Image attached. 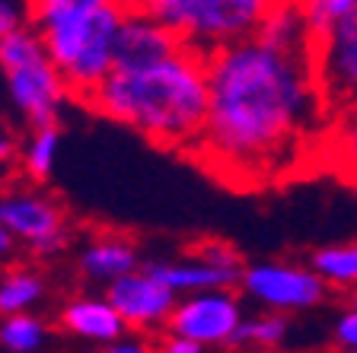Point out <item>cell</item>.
Listing matches in <instances>:
<instances>
[{"label":"cell","instance_id":"1","mask_svg":"<svg viewBox=\"0 0 357 353\" xmlns=\"http://www.w3.org/2000/svg\"><path fill=\"white\" fill-rule=\"evenodd\" d=\"M208 121L192 156L227 185L281 182L332 121L312 45L287 48L252 32L208 54Z\"/></svg>","mask_w":357,"mask_h":353},{"label":"cell","instance_id":"2","mask_svg":"<svg viewBox=\"0 0 357 353\" xmlns=\"http://www.w3.org/2000/svg\"><path fill=\"white\" fill-rule=\"evenodd\" d=\"M208 58L185 45L147 67H115L89 96L80 99L144 140L176 153H195L208 121Z\"/></svg>","mask_w":357,"mask_h":353},{"label":"cell","instance_id":"3","mask_svg":"<svg viewBox=\"0 0 357 353\" xmlns=\"http://www.w3.org/2000/svg\"><path fill=\"white\" fill-rule=\"evenodd\" d=\"M125 10L128 3H115L36 29L77 102L115 70V36Z\"/></svg>","mask_w":357,"mask_h":353},{"label":"cell","instance_id":"4","mask_svg":"<svg viewBox=\"0 0 357 353\" xmlns=\"http://www.w3.org/2000/svg\"><path fill=\"white\" fill-rule=\"evenodd\" d=\"M0 74L10 102L29 127L58 125L67 102L74 99L32 26H20L0 38Z\"/></svg>","mask_w":357,"mask_h":353},{"label":"cell","instance_id":"5","mask_svg":"<svg viewBox=\"0 0 357 353\" xmlns=\"http://www.w3.org/2000/svg\"><path fill=\"white\" fill-rule=\"evenodd\" d=\"M156 16L185 48L204 54L252 36L278 0H128Z\"/></svg>","mask_w":357,"mask_h":353},{"label":"cell","instance_id":"6","mask_svg":"<svg viewBox=\"0 0 357 353\" xmlns=\"http://www.w3.org/2000/svg\"><path fill=\"white\" fill-rule=\"evenodd\" d=\"M312 70L328 115L357 111V10L312 36Z\"/></svg>","mask_w":357,"mask_h":353},{"label":"cell","instance_id":"7","mask_svg":"<svg viewBox=\"0 0 357 353\" xmlns=\"http://www.w3.org/2000/svg\"><path fill=\"white\" fill-rule=\"evenodd\" d=\"M0 217L10 226L16 245H26L38 258L61 255L70 242L64 207L58 204V198L42 191L38 185L3 188L0 191Z\"/></svg>","mask_w":357,"mask_h":353},{"label":"cell","instance_id":"8","mask_svg":"<svg viewBox=\"0 0 357 353\" xmlns=\"http://www.w3.org/2000/svg\"><path fill=\"white\" fill-rule=\"evenodd\" d=\"M239 290L249 302H255L268 312H284V315L310 312L328 296L326 280L310 265H294V261L243 265Z\"/></svg>","mask_w":357,"mask_h":353},{"label":"cell","instance_id":"9","mask_svg":"<svg viewBox=\"0 0 357 353\" xmlns=\"http://www.w3.org/2000/svg\"><path fill=\"white\" fill-rule=\"evenodd\" d=\"M243 318V299L233 293V287L201 290V293L178 296L166 331L192 338L204 347H230Z\"/></svg>","mask_w":357,"mask_h":353},{"label":"cell","instance_id":"10","mask_svg":"<svg viewBox=\"0 0 357 353\" xmlns=\"http://www.w3.org/2000/svg\"><path fill=\"white\" fill-rule=\"evenodd\" d=\"M147 267L178 296L239 287V274H243V261L227 242H198L172 261H153Z\"/></svg>","mask_w":357,"mask_h":353},{"label":"cell","instance_id":"11","mask_svg":"<svg viewBox=\"0 0 357 353\" xmlns=\"http://www.w3.org/2000/svg\"><path fill=\"white\" fill-rule=\"evenodd\" d=\"M105 296L119 309V315L125 318L128 331H163L178 302L176 290L166 287L147 265L112 280L105 287Z\"/></svg>","mask_w":357,"mask_h":353},{"label":"cell","instance_id":"12","mask_svg":"<svg viewBox=\"0 0 357 353\" xmlns=\"http://www.w3.org/2000/svg\"><path fill=\"white\" fill-rule=\"evenodd\" d=\"M178 38L156 16L128 3L115 36V67H147L178 48Z\"/></svg>","mask_w":357,"mask_h":353},{"label":"cell","instance_id":"13","mask_svg":"<svg viewBox=\"0 0 357 353\" xmlns=\"http://www.w3.org/2000/svg\"><path fill=\"white\" fill-rule=\"evenodd\" d=\"M58 324L67 338L83 340V344L105 347L112 340H119L121 334H128L125 318L119 315V309L112 306L109 296H74L58 309Z\"/></svg>","mask_w":357,"mask_h":353},{"label":"cell","instance_id":"14","mask_svg":"<svg viewBox=\"0 0 357 353\" xmlns=\"http://www.w3.org/2000/svg\"><path fill=\"white\" fill-rule=\"evenodd\" d=\"M77 267H80V274L86 280L109 287L112 280H119L141 267V251H137V245H134L128 235L96 233L80 245V251H77Z\"/></svg>","mask_w":357,"mask_h":353},{"label":"cell","instance_id":"15","mask_svg":"<svg viewBox=\"0 0 357 353\" xmlns=\"http://www.w3.org/2000/svg\"><path fill=\"white\" fill-rule=\"evenodd\" d=\"M45 277L36 267H7L0 271V315L32 312L45 299Z\"/></svg>","mask_w":357,"mask_h":353},{"label":"cell","instance_id":"16","mask_svg":"<svg viewBox=\"0 0 357 353\" xmlns=\"http://www.w3.org/2000/svg\"><path fill=\"white\" fill-rule=\"evenodd\" d=\"M306 265L326 280L328 290H357V242H338V245H322L310 255Z\"/></svg>","mask_w":357,"mask_h":353},{"label":"cell","instance_id":"17","mask_svg":"<svg viewBox=\"0 0 357 353\" xmlns=\"http://www.w3.org/2000/svg\"><path fill=\"white\" fill-rule=\"evenodd\" d=\"M58 156H61V127L58 125L32 127L29 140L20 150V166L32 182L42 185L45 178H52L54 166H58Z\"/></svg>","mask_w":357,"mask_h":353},{"label":"cell","instance_id":"18","mask_svg":"<svg viewBox=\"0 0 357 353\" xmlns=\"http://www.w3.org/2000/svg\"><path fill=\"white\" fill-rule=\"evenodd\" d=\"M48 344V324L36 312L0 315V347L7 353H38Z\"/></svg>","mask_w":357,"mask_h":353},{"label":"cell","instance_id":"19","mask_svg":"<svg viewBox=\"0 0 357 353\" xmlns=\"http://www.w3.org/2000/svg\"><path fill=\"white\" fill-rule=\"evenodd\" d=\"M290 318L284 312H259L255 318H243L236 338L230 347H243V350H278L287 340Z\"/></svg>","mask_w":357,"mask_h":353},{"label":"cell","instance_id":"20","mask_svg":"<svg viewBox=\"0 0 357 353\" xmlns=\"http://www.w3.org/2000/svg\"><path fill=\"white\" fill-rule=\"evenodd\" d=\"M115 3H128V0H29V26L32 29H45L58 19L67 16H80V13H93L102 7H115Z\"/></svg>","mask_w":357,"mask_h":353},{"label":"cell","instance_id":"21","mask_svg":"<svg viewBox=\"0 0 357 353\" xmlns=\"http://www.w3.org/2000/svg\"><path fill=\"white\" fill-rule=\"evenodd\" d=\"M300 10H303L306 22H310L312 36L326 26H332L335 19H342V16L354 13L357 10V0H297Z\"/></svg>","mask_w":357,"mask_h":353},{"label":"cell","instance_id":"22","mask_svg":"<svg viewBox=\"0 0 357 353\" xmlns=\"http://www.w3.org/2000/svg\"><path fill=\"white\" fill-rule=\"evenodd\" d=\"M332 340L342 353H357V306H348L332 324Z\"/></svg>","mask_w":357,"mask_h":353},{"label":"cell","instance_id":"23","mask_svg":"<svg viewBox=\"0 0 357 353\" xmlns=\"http://www.w3.org/2000/svg\"><path fill=\"white\" fill-rule=\"evenodd\" d=\"M99 353H160V350H156L150 340L137 338V334H121L119 340L99 347Z\"/></svg>","mask_w":357,"mask_h":353},{"label":"cell","instance_id":"24","mask_svg":"<svg viewBox=\"0 0 357 353\" xmlns=\"http://www.w3.org/2000/svg\"><path fill=\"white\" fill-rule=\"evenodd\" d=\"M156 350L160 353H204L208 347L198 344V340H192V338H182V334L166 331V338L156 344Z\"/></svg>","mask_w":357,"mask_h":353},{"label":"cell","instance_id":"25","mask_svg":"<svg viewBox=\"0 0 357 353\" xmlns=\"http://www.w3.org/2000/svg\"><path fill=\"white\" fill-rule=\"evenodd\" d=\"M20 26H22V10L16 7L13 0H0V38L10 36Z\"/></svg>","mask_w":357,"mask_h":353},{"label":"cell","instance_id":"26","mask_svg":"<svg viewBox=\"0 0 357 353\" xmlns=\"http://www.w3.org/2000/svg\"><path fill=\"white\" fill-rule=\"evenodd\" d=\"M13 159H16V140L7 127L0 125V169H7Z\"/></svg>","mask_w":357,"mask_h":353},{"label":"cell","instance_id":"27","mask_svg":"<svg viewBox=\"0 0 357 353\" xmlns=\"http://www.w3.org/2000/svg\"><path fill=\"white\" fill-rule=\"evenodd\" d=\"M13 249H16V239H13V233H10V226L3 223V217H0V261L10 258V251Z\"/></svg>","mask_w":357,"mask_h":353},{"label":"cell","instance_id":"28","mask_svg":"<svg viewBox=\"0 0 357 353\" xmlns=\"http://www.w3.org/2000/svg\"><path fill=\"white\" fill-rule=\"evenodd\" d=\"M348 306H357V290H351L348 293Z\"/></svg>","mask_w":357,"mask_h":353},{"label":"cell","instance_id":"29","mask_svg":"<svg viewBox=\"0 0 357 353\" xmlns=\"http://www.w3.org/2000/svg\"><path fill=\"white\" fill-rule=\"evenodd\" d=\"M0 191H3V169H0Z\"/></svg>","mask_w":357,"mask_h":353},{"label":"cell","instance_id":"30","mask_svg":"<svg viewBox=\"0 0 357 353\" xmlns=\"http://www.w3.org/2000/svg\"><path fill=\"white\" fill-rule=\"evenodd\" d=\"M252 353H278V350H252Z\"/></svg>","mask_w":357,"mask_h":353}]
</instances>
